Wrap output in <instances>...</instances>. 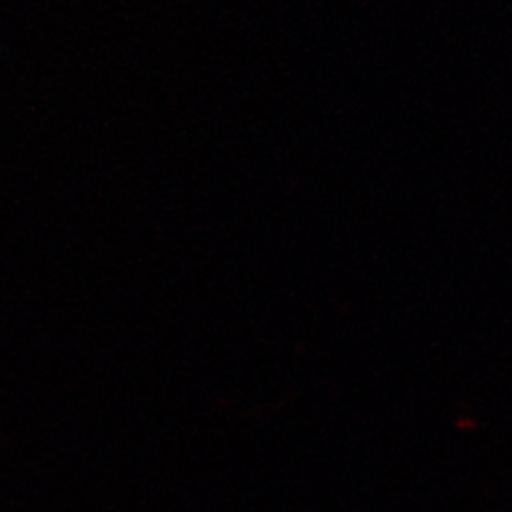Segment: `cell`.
Instances as JSON below:
<instances>
[]
</instances>
